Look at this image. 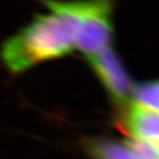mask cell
Returning <instances> with one entry per match:
<instances>
[{
	"instance_id": "52a82bcc",
	"label": "cell",
	"mask_w": 159,
	"mask_h": 159,
	"mask_svg": "<svg viewBox=\"0 0 159 159\" xmlns=\"http://www.w3.org/2000/svg\"><path fill=\"white\" fill-rule=\"evenodd\" d=\"M154 148L156 149V151L158 152V153H159V146H154Z\"/></svg>"
},
{
	"instance_id": "5b68a950",
	"label": "cell",
	"mask_w": 159,
	"mask_h": 159,
	"mask_svg": "<svg viewBox=\"0 0 159 159\" xmlns=\"http://www.w3.org/2000/svg\"><path fill=\"white\" fill-rule=\"evenodd\" d=\"M85 150L93 159H137L125 141L91 139L85 144Z\"/></svg>"
},
{
	"instance_id": "8992f818",
	"label": "cell",
	"mask_w": 159,
	"mask_h": 159,
	"mask_svg": "<svg viewBox=\"0 0 159 159\" xmlns=\"http://www.w3.org/2000/svg\"><path fill=\"white\" fill-rule=\"evenodd\" d=\"M132 94L135 103L148 109L159 112V81L148 82L135 86Z\"/></svg>"
},
{
	"instance_id": "7a4b0ae2",
	"label": "cell",
	"mask_w": 159,
	"mask_h": 159,
	"mask_svg": "<svg viewBox=\"0 0 159 159\" xmlns=\"http://www.w3.org/2000/svg\"><path fill=\"white\" fill-rule=\"evenodd\" d=\"M44 4L69 20L74 30L75 50L89 57L109 47L113 36L111 2L48 1Z\"/></svg>"
},
{
	"instance_id": "277c9868",
	"label": "cell",
	"mask_w": 159,
	"mask_h": 159,
	"mask_svg": "<svg viewBox=\"0 0 159 159\" xmlns=\"http://www.w3.org/2000/svg\"><path fill=\"white\" fill-rule=\"evenodd\" d=\"M123 123L133 139L159 146V112L133 102L127 106Z\"/></svg>"
},
{
	"instance_id": "3957f363",
	"label": "cell",
	"mask_w": 159,
	"mask_h": 159,
	"mask_svg": "<svg viewBox=\"0 0 159 159\" xmlns=\"http://www.w3.org/2000/svg\"><path fill=\"white\" fill-rule=\"evenodd\" d=\"M86 60L112 100L120 106H128L134 86L116 53L108 47Z\"/></svg>"
},
{
	"instance_id": "6da1fadb",
	"label": "cell",
	"mask_w": 159,
	"mask_h": 159,
	"mask_svg": "<svg viewBox=\"0 0 159 159\" xmlns=\"http://www.w3.org/2000/svg\"><path fill=\"white\" fill-rule=\"evenodd\" d=\"M74 50L71 23L61 14L52 11L51 14L38 15L27 26L5 40L0 56L11 72L21 73Z\"/></svg>"
}]
</instances>
